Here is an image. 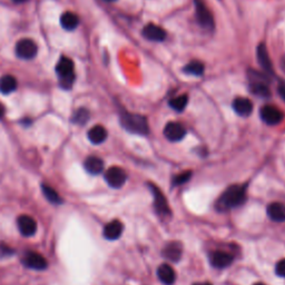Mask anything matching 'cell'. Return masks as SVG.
<instances>
[{"label": "cell", "mask_w": 285, "mask_h": 285, "mask_svg": "<svg viewBox=\"0 0 285 285\" xmlns=\"http://www.w3.org/2000/svg\"><path fill=\"white\" fill-rule=\"evenodd\" d=\"M246 198V191L243 185H232L224 191L216 202L219 211H227L242 205Z\"/></svg>", "instance_id": "obj_1"}, {"label": "cell", "mask_w": 285, "mask_h": 285, "mask_svg": "<svg viewBox=\"0 0 285 285\" xmlns=\"http://www.w3.org/2000/svg\"><path fill=\"white\" fill-rule=\"evenodd\" d=\"M121 123L127 132L137 135H147L149 132L148 122L142 115L123 112L121 115Z\"/></svg>", "instance_id": "obj_2"}, {"label": "cell", "mask_w": 285, "mask_h": 285, "mask_svg": "<svg viewBox=\"0 0 285 285\" xmlns=\"http://www.w3.org/2000/svg\"><path fill=\"white\" fill-rule=\"evenodd\" d=\"M56 73L59 78V85L64 89H69L73 87L75 82L74 63L72 59L67 57H62L56 65Z\"/></svg>", "instance_id": "obj_3"}, {"label": "cell", "mask_w": 285, "mask_h": 285, "mask_svg": "<svg viewBox=\"0 0 285 285\" xmlns=\"http://www.w3.org/2000/svg\"><path fill=\"white\" fill-rule=\"evenodd\" d=\"M195 9L199 26L205 29H212L214 27L213 15L203 0H195Z\"/></svg>", "instance_id": "obj_4"}, {"label": "cell", "mask_w": 285, "mask_h": 285, "mask_svg": "<svg viewBox=\"0 0 285 285\" xmlns=\"http://www.w3.org/2000/svg\"><path fill=\"white\" fill-rule=\"evenodd\" d=\"M105 181L113 188H121L127 181V174L123 168L114 166L105 173Z\"/></svg>", "instance_id": "obj_5"}, {"label": "cell", "mask_w": 285, "mask_h": 285, "mask_svg": "<svg viewBox=\"0 0 285 285\" xmlns=\"http://www.w3.org/2000/svg\"><path fill=\"white\" fill-rule=\"evenodd\" d=\"M16 52L17 57L22 59H33L37 55L38 47L37 44L32 39H22L16 44Z\"/></svg>", "instance_id": "obj_6"}, {"label": "cell", "mask_w": 285, "mask_h": 285, "mask_svg": "<svg viewBox=\"0 0 285 285\" xmlns=\"http://www.w3.org/2000/svg\"><path fill=\"white\" fill-rule=\"evenodd\" d=\"M149 189L153 194L154 197V205L155 208L158 214L163 215V216H167V215L171 214V208H169V205L167 203V199L165 197V195L162 193L161 189H159L156 185L149 184L148 185Z\"/></svg>", "instance_id": "obj_7"}, {"label": "cell", "mask_w": 285, "mask_h": 285, "mask_svg": "<svg viewBox=\"0 0 285 285\" xmlns=\"http://www.w3.org/2000/svg\"><path fill=\"white\" fill-rule=\"evenodd\" d=\"M261 118L264 123H266L267 125H277L283 121L284 114L278 109L276 106H272V105H265L261 108Z\"/></svg>", "instance_id": "obj_8"}, {"label": "cell", "mask_w": 285, "mask_h": 285, "mask_svg": "<svg viewBox=\"0 0 285 285\" xmlns=\"http://www.w3.org/2000/svg\"><path fill=\"white\" fill-rule=\"evenodd\" d=\"M164 135L168 141L171 142H179L185 137L186 131L182 124L177 122H169L164 127Z\"/></svg>", "instance_id": "obj_9"}, {"label": "cell", "mask_w": 285, "mask_h": 285, "mask_svg": "<svg viewBox=\"0 0 285 285\" xmlns=\"http://www.w3.org/2000/svg\"><path fill=\"white\" fill-rule=\"evenodd\" d=\"M23 263L26 265L27 267L32 269H36V271H43V269L47 268L46 258L36 252H28L25 254V256L23 258Z\"/></svg>", "instance_id": "obj_10"}, {"label": "cell", "mask_w": 285, "mask_h": 285, "mask_svg": "<svg viewBox=\"0 0 285 285\" xmlns=\"http://www.w3.org/2000/svg\"><path fill=\"white\" fill-rule=\"evenodd\" d=\"M17 225L19 232L22 233L24 236H33L35 233L37 232V223L32 216L28 215H22L17 219Z\"/></svg>", "instance_id": "obj_11"}, {"label": "cell", "mask_w": 285, "mask_h": 285, "mask_svg": "<svg viewBox=\"0 0 285 285\" xmlns=\"http://www.w3.org/2000/svg\"><path fill=\"white\" fill-rule=\"evenodd\" d=\"M143 36L151 42H163L166 38V32L155 24H148L143 28Z\"/></svg>", "instance_id": "obj_12"}, {"label": "cell", "mask_w": 285, "mask_h": 285, "mask_svg": "<svg viewBox=\"0 0 285 285\" xmlns=\"http://www.w3.org/2000/svg\"><path fill=\"white\" fill-rule=\"evenodd\" d=\"M183 246L178 242H171L165 245L163 249V256L171 262H178L182 257Z\"/></svg>", "instance_id": "obj_13"}, {"label": "cell", "mask_w": 285, "mask_h": 285, "mask_svg": "<svg viewBox=\"0 0 285 285\" xmlns=\"http://www.w3.org/2000/svg\"><path fill=\"white\" fill-rule=\"evenodd\" d=\"M124 231V225L118 219L109 222L106 226L104 227V237L109 239V241H115L122 236Z\"/></svg>", "instance_id": "obj_14"}, {"label": "cell", "mask_w": 285, "mask_h": 285, "mask_svg": "<svg viewBox=\"0 0 285 285\" xmlns=\"http://www.w3.org/2000/svg\"><path fill=\"white\" fill-rule=\"evenodd\" d=\"M234 112L242 117H247L253 112V104L247 98L237 97L233 102Z\"/></svg>", "instance_id": "obj_15"}, {"label": "cell", "mask_w": 285, "mask_h": 285, "mask_svg": "<svg viewBox=\"0 0 285 285\" xmlns=\"http://www.w3.org/2000/svg\"><path fill=\"white\" fill-rule=\"evenodd\" d=\"M157 276L165 285H173L176 281V273L169 264H162L157 268Z\"/></svg>", "instance_id": "obj_16"}, {"label": "cell", "mask_w": 285, "mask_h": 285, "mask_svg": "<svg viewBox=\"0 0 285 285\" xmlns=\"http://www.w3.org/2000/svg\"><path fill=\"white\" fill-rule=\"evenodd\" d=\"M257 61L259 63V66L263 68V71L265 73L268 74H273V65L271 62V58L268 56L267 49L265 47L264 44H259V46L257 47Z\"/></svg>", "instance_id": "obj_17"}, {"label": "cell", "mask_w": 285, "mask_h": 285, "mask_svg": "<svg viewBox=\"0 0 285 285\" xmlns=\"http://www.w3.org/2000/svg\"><path fill=\"white\" fill-rule=\"evenodd\" d=\"M232 262H233V256L226 252L218 251V252H214L211 255V264L214 267L225 268L229 266Z\"/></svg>", "instance_id": "obj_18"}, {"label": "cell", "mask_w": 285, "mask_h": 285, "mask_svg": "<svg viewBox=\"0 0 285 285\" xmlns=\"http://www.w3.org/2000/svg\"><path fill=\"white\" fill-rule=\"evenodd\" d=\"M268 217L274 222H284L285 221V206L282 203L275 202L269 204L267 206Z\"/></svg>", "instance_id": "obj_19"}, {"label": "cell", "mask_w": 285, "mask_h": 285, "mask_svg": "<svg viewBox=\"0 0 285 285\" xmlns=\"http://www.w3.org/2000/svg\"><path fill=\"white\" fill-rule=\"evenodd\" d=\"M107 131L106 128L102 125H96V126L92 127L88 132V139L95 145H99L106 141L107 138Z\"/></svg>", "instance_id": "obj_20"}, {"label": "cell", "mask_w": 285, "mask_h": 285, "mask_svg": "<svg viewBox=\"0 0 285 285\" xmlns=\"http://www.w3.org/2000/svg\"><path fill=\"white\" fill-rule=\"evenodd\" d=\"M84 167L87 171V173L92 175H98L103 172L104 162L102 158L97 156H89L86 158V161H85Z\"/></svg>", "instance_id": "obj_21"}, {"label": "cell", "mask_w": 285, "mask_h": 285, "mask_svg": "<svg viewBox=\"0 0 285 285\" xmlns=\"http://www.w3.org/2000/svg\"><path fill=\"white\" fill-rule=\"evenodd\" d=\"M61 25L66 31H74L79 25V18L76 14L66 12L62 15L61 17Z\"/></svg>", "instance_id": "obj_22"}, {"label": "cell", "mask_w": 285, "mask_h": 285, "mask_svg": "<svg viewBox=\"0 0 285 285\" xmlns=\"http://www.w3.org/2000/svg\"><path fill=\"white\" fill-rule=\"evenodd\" d=\"M17 79L12 75H5L0 78V92L7 95L16 91Z\"/></svg>", "instance_id": "obj_23"}, {"label": "cell", "mask_w": 285, "mask_h": 285, "mask_svg": "<svg viewBox=\"0 0 285 285\" xmlns=\"http://www.w3.org/2000/svg\"><path fill=\"white\" fill-rule=\"evenodd\" d=\"M184 73L192 76H202L204 74V65L198 61H192L184 67Z\"/></svg>", "instance_id": "obj_24"}, {"label": "cell", "mask_w": 285, "mask_h": 285, "mask_svg": "<svg viewBox=\"0 0 285 285\" xmlns=\"http://www.w3.org/2000/svg\"><path fill=\"white\" fill-rule=\"evenodd\" d=\"M42 189H43L44 196L46 197L51 203H53V204H62L63 203L62 197L59 196L58 193L55 191L53 187L48 186V185H43Z\"/></svg>", "instance_id": "obj_25"}, {"label": "cell", "mask_w": 285, "mask_h": 285, "mask_svg": "<svg viewBox=\"0 0 285 285\" xmlns=\"http://www.w3.org/2000/svg\"><path fill=\"white\" fill-rule=\"evenodd\" d=\"M188 97L187 95H181V96L174 97L169 101V106H171L174 111L176 112H183L187 106Z\"/></svg>", "instance_id": "obj_26"}, {"label": "cell", "mask_w": 285, "mask_h": 285, "mask_svg": "<svg viewBox=\"0 0 285 285\" xmlns=\"http://www.w3.org/2000/svg\"><path fill=\"white\" fill-rule=\"evenodd\" d=\"M89 117H91V114L86 108H79L73 115L72 121L77 125H85L89 121Z\"/></svg>", "instance_id": "obj_27"}, {"label": "cell", "mask_w": 285, "mask_h": 285, "mask_svg": "<svg viewBox=\"0 0 285 285\" xmlns=\"http://www.w3.org/2000/svg\"><path fill=\"white\" fill-rule=\"evenodd\" d=\"M192 177V172H183L179 173L178 175L174 177L173 184L174 185H183L189 181V178Z\"/></svg>", "instance_id": "obj_28"}, {"label": "cell", "mask_w": 285, "mask_h": 285, "mask_svg": "<svg viewBox=\"0 0 285 285\" xmlns=\"http://www.w3.org/2000/svg\"><path fill=\"white\" fill-rule=\"evenodd\" d=\"M275 272L281 277H285V258L278 261L276 266H275Z\"/></svg>", "instance_id": "obj_29"}, {"label": "cell", "mask_w": 285, "mask_h": 285, "mask_svg": "<svg viewBox=\"0 0 285 285\" xmlns=\"http://www.w3.org/2000/svg\"><path fill=\"white\" fill-rule=\"evenodd\" d=\"M278 94H279V96H281L285 101V82L278 85Z\"/></svg>", "instance_id": "obj_30"}, {"label": "cell", "mask_w": 285, "mask_h": 285, "mask_svg": "<svg viewBox=\"0 0 285 285\" xmlns=\"http://www.w3.org/2000/svg\"><path fill=\"white\" fill-rule=\"evenodd\" d=\"M12 251H11V248L9 247H6V246H4V245H2L0 246V254L2 255H11Z\"/></svg>", "instance_id": "obj_31"}, {"label": "cell", "mask_w": 285, "mask_h": 285, "mask_svg": "<svg viewBox=\"0 0 285 285\" xmlns=\"http://www.w3.org/2000/svg\"><path fill=\"white\" fill-rule=\"evenodd\" d=\"M279 66H281V69L285 73V54L282 56L281 61H279Z\"/></svg>", "instance_id": "obj_32"}, {"label": "cell", "mask_w": 285, "mask_h": 285, "mask_svg": "<svg viewBox=\"0 0 285 285\" xmlns=\"http://www.w3.org/2000/svg\"><path fill=\"white\" fill-rule=\"evenodd\" d=\"M5 112H6V109H5V106H4V105H3L2 103H0V118H3V117H4Z\"/></svg>", "instance_id": "obj_33"}, {"label": "cell", "mask_w": 285, "mask_h": 285, "mask_svg": "<svg viewBox=\"0 0 285 285\" xmlns=\"http://www.w3.org/2000/svg\"><path fill=\"white\" fill-rule=\"evenodd\" d=\"M194 285H212V284L207 283V282H204V283H195Z\"/></svg>", "instance_id": "obj_34"}, {"label": "cell", "mask_w": 285, "mask_h": 285, "mask_svg": "<svg viewBox=\"0 0 285 285\" xmlns=\"http://www.w3.org/2000/svg\"><path fill=\"white\" fill-rule=\"evenodd\" d=\"M13 2H15V3H18V4H22V3L27 2V0H13Z\"/></svg>", "instance_id": "obj_35"}, {"label": "cell", "mask_w": 285, "mask_h": 285, "mask_svg": "<svg viewBox=\"0 0 285 285\" xmlns=\"http://www.w3.org/2000/svg\"><path fill=\"white\" fill-rule=\"evenodd\" d=\"M254 285H265V284H263V283H256V284H254Z\"/></svg>", "instance_id": "obj_36"}, {"label": "cell", "mask_w": 285, "mask_h": 285, "mask_svg": "<svg viewBox=\"0 0 285 285\" xmlns=\"http://www.w3.org/2000/svg\"><path fill=\"white\" fill-rule=\"evenodd\" d=\"M105 2H109V3H111V2H115V0H105Z\"/></svg>", "instance_id": "obj_37"}]
</instances>
